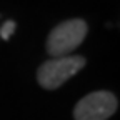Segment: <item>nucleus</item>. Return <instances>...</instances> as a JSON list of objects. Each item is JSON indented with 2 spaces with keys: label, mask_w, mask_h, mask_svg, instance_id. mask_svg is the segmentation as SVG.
I'll list each match as a JSON object with an SVG mask.
<instances>
[{
  "label": "nucleus",
  "mask_w": 120,
  "mask_h": 120,
  "mask_svg": "<svg viewBox=\"0 0 120 120\" xmlns=\"http://www.w3.org/2000/svg\"><path fill=\"white\" fill-rule=\"evenodd\" d=\"M85 58L80 55H65V57H55L42 64L37 70V80L38 83L47 88L53 90L64 85L70 77H73L79 70L85 67Z\"/></svg>",
  "instance_id": "1"
},
{
  "label": "nucleus",
  "mask_w": 120,
  "mask_h": 120,
  "mask_svg": "<svg viewBox=\"0 0 120 120\" xmlns=\"http://www.w3.org/2000/svg\"><path fill=\"white\" fill-rule=\"evenodd\" d=\"M87 30H88L87 22L82 19L65 20L60 25H57L47 38L49 55H52L53 58L68 55L70 52H73V49H77L83 42Z\"/></svg>",
  "instance_id": "2"
},
{
  "label": "nucleus",
  "mask_w": 120,
  "mask_h": 120,
  "mask_svg": "<svg viewBox=\"0 0 120 120\" xmlns=\"http://www.w3.org/2000/svg\"><path fill=\"white\" fill-rule=\"evenodd\" d=\"M117 97L110 92H92L85 95L73 110L75 120H107L117 110Z\"/></svg>",
  "instance_id": "3"
},
{
  "label": "nucleus",
  "mask_w": 120,
  "mask_h": 120,
  "mask_svg": "<svg viewBox=\"0 0 120 120\" xmlns=\"http://www.w3.org/2000/svg\"><path fill=\"white\" fill-rule=\"evenodd\" d=\"M13 30H15V22L13 20H7L2 27H0V37H2L4 40H8L10 35L13 34Z\"/></svg>",
  "instance_id": "4"
}]
</instances>
